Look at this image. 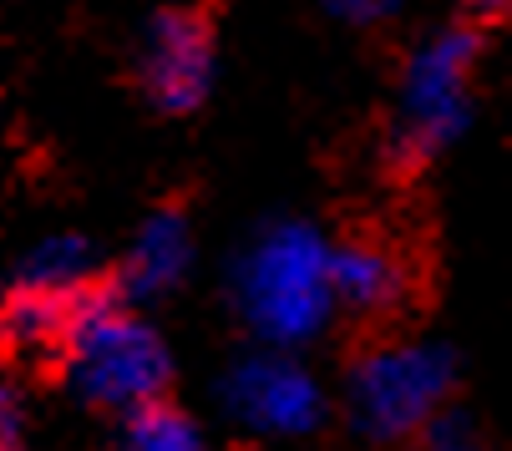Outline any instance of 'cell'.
I'll return each instance as SVG.
<instances>
[{
	"mask_svg": "<svg viewBox=\"0 0 512 451\" xmlns=\"http://www.w3.org/2000/svg\"><path fill=\"white\" fill-rule=\"evenodd\" d=\"M56 350H61L66 386L87 406L112 416H132L163 401L173 375L168 340L153 330V320L132 299L107 289H87L77 299V310L66 315L56 335Z\"/></svg>",
	"mask_w": 512,
	"mask_h": 451,
	"instance_id": "cell-1",
	"label": "cell"
},
{
	"mask_svg": "<svg viewBox=\"0 0 512 451\" xmlns=\"http://www.w3.org/2000/svg\"><path fill=\"white\" fill-rule=\"evenodd\" d=\"M234 305L269 350H300L335 320L330 239L300 218L269 223L234 269Z\"/></svg>",
	"mask_w": 512,
	"mask_h": 451,
	"instance_id": "cell-2",
	"label": "cell"
},
{
	"mask_svg": "<svg viewBox=\"0 0 512 451\" xmlns=\"http://www.w3.org/2000/svg\"><path fill=\"white\" fill-rule=\"evenodd\" d=\"M457 386V365L442 345L431 340H386L365 350L350 370V421L376 436V441H401L421 436L436 416H447Z\"/></svg>",
	"mask_w": 512,
	"mask_h": 451,
	"instance_id": "cell-3",
	"label": "cell"
},
{
	"mask_svg": "<svg viewBox=\"0 0 512 451\" xmlns=\"http://www.w3.org/2000/svg\"><path fill=\"white\" fill-rule=\"evenodd\" d=\"M477 31H436L406 66L401 82V117H396V147L401 158L426 163L462 137L472 117V71H477Z\"/></svg>",
	"mask_w": 512,
	"mask_h": 451,
	"instance_id": "cell-4",
	"label": "cell"
},
{
	"mask_svg": "<svg viewBox=\"0 0 512 451\" xmlns=\"http://www.w3.org/2000/svg\"><path fill=\"white\" fill-rule=\"evenodd\" d=\"M87 289H92V249L71 234L41 239L16 264L6 294H0V335L26 350L56 345L66 315L77 310Z\"/></svg>",
	"mask_w": 512,
	"mask_h": 451,
	"instance_id": "cell-5",
	"label": "cell"
},
{
	"mask_svg": "<svg viewBox=\"0 0 512 451\" xmlns=\"http://www.w3.org/2000/svg\"><path fill=\"white\" fill-rule=\"evenodd\" d=\"M224 406L254 436H310L325 421V386L320 375L295 360V350H254L224 375Z\"/></svg>",
	"mask_w": 512,
	"mask_h": 451,
	"instance_id": "cell-6",
	"label": "cell"
},
{
	"mask_svg": "<svg viewBox=\"0 0 512 451\" xmlns=\"http://www.w3.org/2000/svg\"><path fill=\"white\" fill-rule=\"evenodd\" d=\"M142 87L158 112H193L213 87V31L198 11H163L142 36Z\"/></svg>",
	"mask_w": 512,
	"mask_h": 451,
	"instance_id": "cell-7",
	"label": "cell"
},
{
	"mask_svg": "<svg viewBox=\"0 0 512 451\" xmlns=\"http://www.w3.org/2000/svg\"><path fill=\"white\" fill-rule=\"evenodd\" d=\"M193 264V229L178 208H158L142 218V229L132 234L122 254V289L127 299H158L183 284Z\"/></svg>",
	"mask_w": 512,
	"mask_h": 451,
	"instance_id": "cell-8",
	"label": "cell"
},
{
	"mask_svg": "<svg viewBox=\"0 0 512 451\" xmlns=\"http://www.w3.org/2000/svg\"><path fill=\"white\" fill-rule=\"evenodd\" d=\"M330 289H335V310H355V315H386L401 305V259L381 244H330Z\"/></svg>",
	"mask_w": 512,
	"mask_h": 451,
	"instance_id": "cell-9",
	"label": "cell"
},
{
	"mask_svg": "<svg viewBox=\"0 0 512 451\" xmlns=\"http://www.w3.org/2000/svg\"><path fill=\"white\" fill-rule=\"evenodd\" d=\"M117 451H213V441L203 436V426L193 416H183L168 401H153V406L122 416Z\"/></svg>",
	"mask_w": 512,
	"mask_h": 451,
	"instance_id": "cell-10",
	"label": "cell"
},
{
	"mask_svg": "<svg viewBox=\"0 0 512 451\" xmlns=\"http://www.w3.org/2000/svg\"><path fill=\"white\" fill-rule=\"evenodd\" d=\"M421 451H492V446L467 416H436L421 431Z\"/></svg>",
	"mask_w": 512,
	"mask_h": 451,
	"instance_id": "cell-11",
	"label": "cell"
},
{
	"mask_svg": "<svg viewBox=\"0 0 512 451\" xmlns=\"http://www.w3.org/2000/svg\"><path fill=\"white\" fill-rule=\"evenodd\" d=\"M0 451H21V401L6 375H0Z\"/></svg>",
	"mask_w": 512,
	"mask_h": 451,
	"instance_id": "cell-12",
	"label": "cell"
},
{
	"mask_svg": "<svg viewBox=\"0 0 512 451\" xmlns=\"http://www.w3.org/2000/svg\"><path fill=\"white\" fill-rule=\"evenodd\" d=\"M330 6L340 16H350V21H376V16H386L396 6V0H330Z\"/></svg>",
	"mask_w": 512,
	"mask_h": 451,
	"instance_id": "cell-13",
	"label": "cell"
},
{
	"mask_svg": "<svg viewBox=\"0 0 512 451\" xmlns=\"http://www.w3.org/2000/svg\"><path fill=\"white\" fill-rule=\"evenodd\" d=\"M472 6H477L482 16H502V6H507V0H472Z\"/></svg>",
	"mask_w": 512,
	"mask_h": 451,
	"instance_id": "cell-14",
	"label": "cell"
}]
</instances>
